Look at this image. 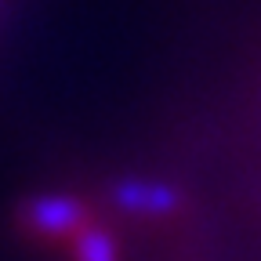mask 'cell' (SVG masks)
<instances>
[{"label":"cell","mask_w":261,"mask_h":261,"mask_svg":"<svg viewBox=\"0 0 261 261\" xmlns=\"http://www.w3.org/2000/svg\"><path fill=\"white\" fill-rule=\"evenodd\" d=\"M113 203L130 218H167L181 207V192L167 181H149V178H120L113 189Z\"/></svg>","instance_id":"7a4b0ae2"},{"label":"cell","mask_w":261,"mask_h":261,"mask_svg":"<svg viewBox=\"0 0 261 261\" xmlns=\"http://www.w3.org/2000/svg\"><path fill=\"white\" fill-rule=\"evenodd\" d=\"M18 228L25 236H37V240H65V236H76L91 225V211L80 196L69 192H40V196H29V200L18 203L15 214Z\"/></svg>","instance_id":"6da1fadb"},{"label":"cell","mask_w":261,"mask_h":261,"mask_svg":"<svg viewBox=\"0 0 261 261\" xmlns=\"http://www.w3.org/2000/svg\"><path fill=\"white\" fill-rule=\"evenodd\" d=\"M73 261H120V243L109 228L87 225L73 236Z\"/></svg>","instance_id":"3957f363"}]
</instances>
